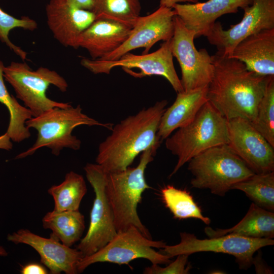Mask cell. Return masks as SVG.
I'll return each instance as SVG.
<instances>
[{
    "instance_id": "6da1fadb",
    "label": "cell",
    "mask_w": 274,
    "mask_h": 274,
    "mask_svg": "<svg viewBox=\"0 0 274 274\" xmlns=\"http://www.w3.org/2000/svg\"><path fill=\"white\" fill-rule=\"evenodd\" d=\"M211 57L214 71L208 101L227 120L241 118L252 122L271 76L250 71L233 58L217 53Z\"/></svg>"
},
{
    "instance_id": "7a4b0ae2",
    "label": "cell",
    "mask_w": 274,
    "mask_h": 274,
    "mask_svg": "<svg viewBox=\"0 0 274 274\" xmlns=\"http://www.w3.org/2000/svg\"><path fill=\"white\" fill-rule=\"evenodd\" d=\"M167 105L165 99L157 101L113 126L111 133L99 145L96 163L107 172L123 170L139 154L161 143L157 133Z\"/></svg>"
},
{
    "instance_id": "3957f363",
    "label": "cell",
    "mask_w": 274,
    "mask_h": 274,
    "mask_svg": "<svg viewBox=\"0 0 274 274\" xmlns=\"http://www.w3.org/2000/svg\"><path fill=\"white\" fill-rule=\"evenodd\" d=\"M161 143H156L142 153L138 165L118 172H105V191L113 210L117 232L131 226L136 227L145 236L152 238L137 213L143 193L150 187L146 182L145 172L153 161Z\"/></svg>"
},
{
    "instance_id": "277c9868",
    "label": "cell",
    "mask_w": 274,
    "mask_h": 274,
    "mask_svg": "<svg viewBox=\"0 0 274 274\" xmlns=\"http://www.w3.org/2000/svg\"><path fill=\"white\" fill-rule=\"evenodd\" d=\"M227 142V120L207 101L191 122L165 139L166 149L178 158L169 177L194 156Z\"/></svg>"
},
{
    "instance_id": "5b68a950",
    "label": "cell",
    "mask_w": 274,
    "mask_h": 274,
    "mask_svg": "<svg viewBox=\"0 0 274 274\" xmlns=\"http://www.w3.org/2000/svg\"><path fill=\"white\" fill-rule=\"evenodd\" d=\"M83 125L100 126L110 130L113 126L111 123L100 122L83 113L80 105L76 108L72 106L66 108H54L26 121L25 125L28 128H33L37 130V139L32 147L18 154L15 158L31 155L44 147L50 148L52 153L56 156L59 155L64 148L79 150L81 142L72 134V132L76 127Z\"/></svg>"
},
{
    "instance_id": "8992f818",
    "label": "cell",
    "mask_w": 274,
    "mask_h": 274,
    "mask_svg": "<svg viewBox=\"0 0 274 274\" xmlns=\"http://www.w3.org/2000/svg\"><path fill=\"white\" fill-rule=\"evenodd\" d=\"M188 169L192 187L223 196L236 183L255 174L227 144L210 148L193 157Z\"/></svg>"
},
{
    "instance_id": "52a82bcc",
    "label": "cell",
    "mask_w": 274,
    "mask_h": 274,
    "mask_svg": "<svg viewBox=\"0 0 274 274\" xmlns=\"http://www.w3.org/2000/svg\"><path fill=\"white\" fill-rule=\"evenodd\" d=\"M4 78L13 88L17 98L37 117L54 108H68V102H58L48 98L46 92L50 85L64 92L68 88L66 80L55 71L41 66L33 71L25 62H12L4 66Z\"/></svg>"
},
{
    "instance_id": "ba28073f",
    "label": "cell",
    "mask_w": 274,
    "mask_h": 274,
    "mask_svg": "<svg viewBox=\"0 0 274 274\" xmlns=\"http://www.w3.org/2000/svg\"><path fill=\"white\" fill-rule=\"evenodd\" d=\"M166 245L162 241L147 237L136 227L131 226L118 232L111 241L97 252L84 257L78 265V271L82 272L88 266L97 262L128 264L141 258L149 260L152 264H168L172 261L170 257L153 249H163Z\"/></svg>"
},
{
    "instance_id": "9c48e42d",
    "label": "cell",
    "mask_w": 274,
    "mask_h": 274,
    "mask_svg": "<svg viewBox=\"0 0 274 274\" xmlns=\"http://www.w3.org/2000/svg\"><path fill=\"white\" fill-rule=\"evenodd\" d=\"M171 39L163 42L158 49L152 53L135 55L128 52L114 61L83 57L80 63L94 74H109L115 67H121L124 71L138 68V72L128 71L126 73L140 78L151 76L163 77L177 93L183 92L184 90L180 79L174 65Z\"/></svg>"
},
{
    "instance_id": "30bf717a",
    "label": "cell",
    "mask_w": 274,
    "mask_h": 274,
    "mask_svg": "<svg viewBox=\"0 0 274 274\" xmlns=\"http://www.w3.org/2000/svg\"><path fill=\"white\" fill-rule=\"evenodd\" d=\"M84 169L95 193L88 231L76 248L85 257L104 247L118 232L114 213L105 191V170L97 163H87Z\"/></svg>"
},
{
    "instance_id": "8fae6325",
    "label": "cell",
    "mask_w": 274,
    "mask_h": 274,
    "mask_svg": "<svg viewBox=\"0 0 274 274\" xmlns=\"http://www.w3.org/2000/svg\"><path fill=\"white\" fill-rule=\"evenodd\" d=\"M195 32L188 29L176 15L172 38V53L181 70L180 79L184 91L208 86L214 75L211 55L206 49L198 50L194 43Z\"/></svg>"
},
{
    "instance_id": "7c38bea8",
    "label": "cell",
    "mask_w": 274,
    "mask_h": 274,
    "mask_svg": "<svg viewBox=\"0 0 274 274\" xmlns=\"http://www.w3.org/2000/svg\"><path fill=\"white\" fill-rule=\"evenodd\" d=\"M180 237L179 244L166 245L160 252L170 258L179 254L190 255L201 252L228 254L235 258L241 269H247L252 265L255 252L274 244L273 239L271 238H250L231 234L201 239L193 234L182 232Z\"/></svg>"
},
{
    "instance_id": "4fadbf2b",
    "label": "cell",
    "mask_w": 274,
    "mask_h": 274,
    "mask_svg": "<svg viewBox=\"0 0 274 274\" xmlns=\"http://www.w3.org/2000/svg\"><path fill=\"white\" fill-rule=\"evenodd\" d=\"M241 21L225 30L216 22L205 35L210 44L215 46L220 55L229 56L235 46L247 37L262 30L274 28V0H253L243 9Z\"/></svg>"
},
{
    "instance_id": "5bb4252c",
    "label": "cell",
    "mask_w": 274,
    "mask_h": 274,
    "mask_svg": "<svg viewBox=\"0 0 274 274\" xmlns=\"http://www.w3.org/2000/svg\"><path fill=\"white\" fill-rule=\"evenodd\" d=\"M229 147L255 174L274 171V147L241 118L227 120Z\"/></svg>"
},
{
    "instance_id": "9a60e30c",
    "label": "cell",
    "mask_w": 274,
    "mask_h": 274,
    "mask_svg": "<svg viewBox=\"0 0 274 274\" xmlns=\"http://www.w3.org/2000/svg\"><path fill=\"white\" fill-rule=\"evenodd\" d=\"M173 8L159 7L152 13L139 16L127 40L118 49L99 60L114 61L131 51L143 48V54H147L156 43L172 39L174 31Z\"/></svg>"
},
{
    "instance_id": "2e32d148",
    "label": "cell",
    "mask_w": 274,
    "mask_h": 274,
    "mask_svg": "<svg viewBox=\"0 0 274 274\" xmlns=\"http://www.w3.org/2000/svg\"><path fill=\"white\" fill-rule=\"evenodd\" d=\"M7 238L15 244H25L34 249L40 255L41 263L51 274L78 273V265L84 256L77 248L66 246L50 237L41 236L26 229L9 234Z\"/></svg>"
},
{
    "instance_id": "e0dca14e",
    "label": "cell",
    "mask_w": 274,
    "mask_h": 274,
    "mask_svg": "<svg viewBox=\"0 0 274 274\" xmlns=\"http://www.w3.org/2000/svg\"><path fill=\"white\" fill-rule=\"evenodd\" d=\"M47 23L54 38L66 47L78 48L82 33L96 19L94 13L66 0H50L46 6Z\"/></svg>"
},
{
    "instance_id": "ac0fdd59",
    "label": "cell",
    "mask_w": 274,
    "mask_h": 274,
    "mask_svg": "<svg viewBox=\"0 0 274 274\" xmlns=\"http://www.w3.org/2000/svg\"><path fill=\"white\" fill-rule=\"evenodd\" d=\"M253 0H208L196 3L176 4L172 8L187 28L193 30L196 38L205 35L222 15L236 13Z\"/></svg>"
},
{
    "instance_id": "d6986e66",
    "label": "cell",
    "mask_w": 274,
    "mask_h": 274,
    "mask_svg": "<svg viewBox=\"0 0 274 274\" xmlns=\"http://www.w3.org/2000/svg\"><path fill=\"white\" fill-rule=\"evenodd\" d=\"M132 27L113 20L95 19L81 35L78 47L85 49L91 59H101L124 43Z\"/></svg>"
},
{
    "instance_id": "ffe728a7",
    "label": "cell",
    "mask_w": 274,
    "mask_h": 274,
    "mask_svg": "<svg viewBox=\"0 0 274 274\" xmlns=\"http://www.w3.org/2000/svg\"><path fill=\"white\" fill-rule=\"evenodd\" d=\"M259 75L274 76V28L262 30L241 41L228 56Z\"/></svg>"
},
{
    "instance_id": "44dd1931",
    "label": "cell",
    "mask_w": 274,
    "mask_h": 274,
    "mask_svg": "<svg viewBox=\"0 0 274 274\" xmlns=\"http://www.w3.org/2000/svg\"><path fill=\"white\" fill-rule=\"evenodd\" d=\"M208 87L177 93L175 101L166 108L161 117L157 133L161 141L165 140L174 131L193 120L208 101Z\"/></svg>"
},
{
    "instance_id": "7402d4cb",
    "label": "cell",
    "mask_w": 274,
    "mask_h": 274,
    "mask_svg": "<svg viewBox=\"0 0 274 274\" xmlns=\"http://www.w3.org/2000/svg\"><path fill=\"white\" fill-rule=\"evenodd\" d=\"M204 232L210 238L231 234L250 238L272 239L274 237V214L253 202L245 217L233 227L216 230L206 227Z\"/></svg>"
},
{
    "instance_id": "603a6c76",
    "label": "cell",
    "mask_w": 274,
    "mask_h": 274,
    "mask_svg": "<svg viewBox=\"0 0 274 274\" xmlns=\"http://www.w3.org/2000/svg\"><path fill=\"white\" fill-rule=\"evenodd\" d=\"M42 225L52 231L50 237L70 247L81 240L85 228L84 216L79 210H53L43 217Z\"/></svg>"
},
{
    "instance_id": "cb8c5ba5",
    "label": "cell",
    "mask_w": 274,
    "mask_h": 274,
    "mask_svg": "<svg viewBox=\"0 0 274 274\" xmlns=\"http://www.w3.org/2000/svg\"><path fill=\"white\" fill-rule=\"evenodd\" d=\"M4 66L3 62L0 60V102L8 109L10 114L6 133L12 141L19 143L30 137V132L25 122L33 116L28 109L21 105L9 92L4 83Z\"/></svg>"
},
{
    "instance_id": "d4e9b609",
    "label": "cell",
    "mask_w": 274,
    "mask_h": 274,
    "mask_svg": "<svg viewBox=\"0 0 274 274\" xmlns=\"http://www.w3.org/2000/svg\"><path fill=\"white\" fill-rule=\"evenodd\" d=\"M87 189L83 177L73 171L67 173L64 181L48 190L54 202L56 211L79 210Z\"/></svg>"
},
{
    "instance_id": "484cf974",
    "label": "cell",
    "mask_w": 274,
    "mask_h": 274,
    "mask_svg": "<svg viewBox=\"0 0 274 274\" xmlns=\"http://www.w3.org/2000/svg\"><path fill=\"white\" fill-rule=\"evenodd\" d=\"M231 189L242 191L255 204L274 211V171L254 174L234 184Z\"/></svg>"
},
{
    "instance_id": "4316f807",
    "label": "cell",
    "mask_w": 274,
    "mask_h": 274,
    "mask_svg": "<svg viewBox=\"0 0 274 274\" xmlns=\"http://www.w3.org/2000/svg\"><path fill=\"white\" fill-rule=\"evenodd\" d=\"M141 11L140 0H93L96 19H105L133 26Z\"/></svg>"
},
{
    "instance_id": "83f0119b",
    "label": "cell",
    "mask_w": 274,
    "mask_h": 274,
    "mask_svg": "<svg viewBox=\"0 0 274 274\" xmlns=\"http://www.w3.org/2000/svg\"><path fill=\"white\" fill-rule=\"evenodd\" d=\"M161 194L166 207L175 218L179 220L195 218L206 224L210 223V219L203 215L200 208L187 191L167 185L162 189Z\"/></svg>"
},
{
    "instance_id": "f1b7e54d",
    "label": "cell",
    "mask_w": 274,
    "mask_h": 274,
    "mask_svg": "<svg viewBox=\"0 0 274 274\" xmlns=\"http://www.w3.org/2000/svg\"><path fill=\"white\" fill-rule=\"evenodd\" d=\"M251 123L274 147V76L269 80L255 119Z\"/></svg>"
},
{
    "instance_id": "f546056e",
    "label": "cell",
    "mask_w": 274,
    "mask_h": 274,
    "mask_svg": "<svg viewBox=\"0 0 274 274\" xmlns=\"http://www.w3.org/2000/svg\"><path fill=\"white\" fill-rule=\"evenodd\" d=\"M37 27V22L30 17L23 16L17 18L5 12L0 8V41L5 43L23 60L26 58L27 53L10 41L9 38V32L16 28L33 31Z\"/></svg>"
},
{
    "instance_id": "4dcf8cb0",
    "label": "cell",
    "mask_w": 274,
    "mask_h": 274,
    "mask_svg": "<svg viewBox=\"0 0 274 274\" xmlns=\"http://www.w3.org/2000/svg\"><path fill=\"white\" fill-rule=\"evenodd\" d=\"M189 255L179 254L176 259L168 263L165 267H161L157 264H152L149 267H146L143 271L145 274H186L188 273L191 266L188 263Z\"/></svg>"
},
{
    "instance_id": "1f68e13d",
    "label": "cell",
    "mask_w": 274,
    "mask_h": 274,
    "mask_svg": "<svg viewBox=\"0 0 274 274\" xmlns=\"http://www.w3.org/2000/svg\"><path fill=\"white\" fill-rule=\"evenodd\" d=\"M22 274H46L48 271L42 265L37 263H29L23 266L20 270Z\"/></svg>"
},
{
    "instance_id": "d6a6232c",
    "label": "cell",
    "mask_w": 274,
    "mask_h": 274,
    "mask_svg": "<svg viewBox=\"0 0 274 274\" xmlns=\"http://www.w3.org/2000/svg\"><path fill=\"white\" fill-rule=\"evenodd\" d=\"M71 3L74 4L77 7L91 11L92 9L93 0H66Z\"/></svg>"
},
{
    "instance_id": "836d02e7",
    "label": "cell",
    "mask_w": 274,
    "mask_h": 274,
    "mask_svg": "<svg viewBox=\"0 0 274 274\" xmlns=\"http://www.w3.org/2000/svg\"><path fill=\"white\" fill-rule=\"evenodd\" d=\"M12 147L11 140L6 132L0 136V149L10 150Z\"/></svg>"
},
{
    "instance_id": "e575fe53",
    "label": "cell",
    "mask_w": 274,
    "mask_h": 274,
    "mask_svg": "<svg viewBox=\"0 0 274 274\" xmlns=\"http://www.w3.org/2000/svg\"><path fill=\"white\" fill-rule=\"evenodd\" d=\"M198 2V0H160L159 6H164L172 8L173 6L176 4L182 3H196Z\"/></svg>"
},
{
    "instance_id": "d590c367",
    "label": "cell",
    "mask_w": 274,
    "mask_h": 274,
    "mask_svg": "<svg viewBox=\"0 0 274 274\" xmlns=\"http://www.w3.org/2000/svg\"><path fill=\"white\" fill-rule=\"evenodd\" d=\"M8 253L7 250L4 247L0 245V256L6 257L8 255Z\"/></svg>"
}]
</instances>
